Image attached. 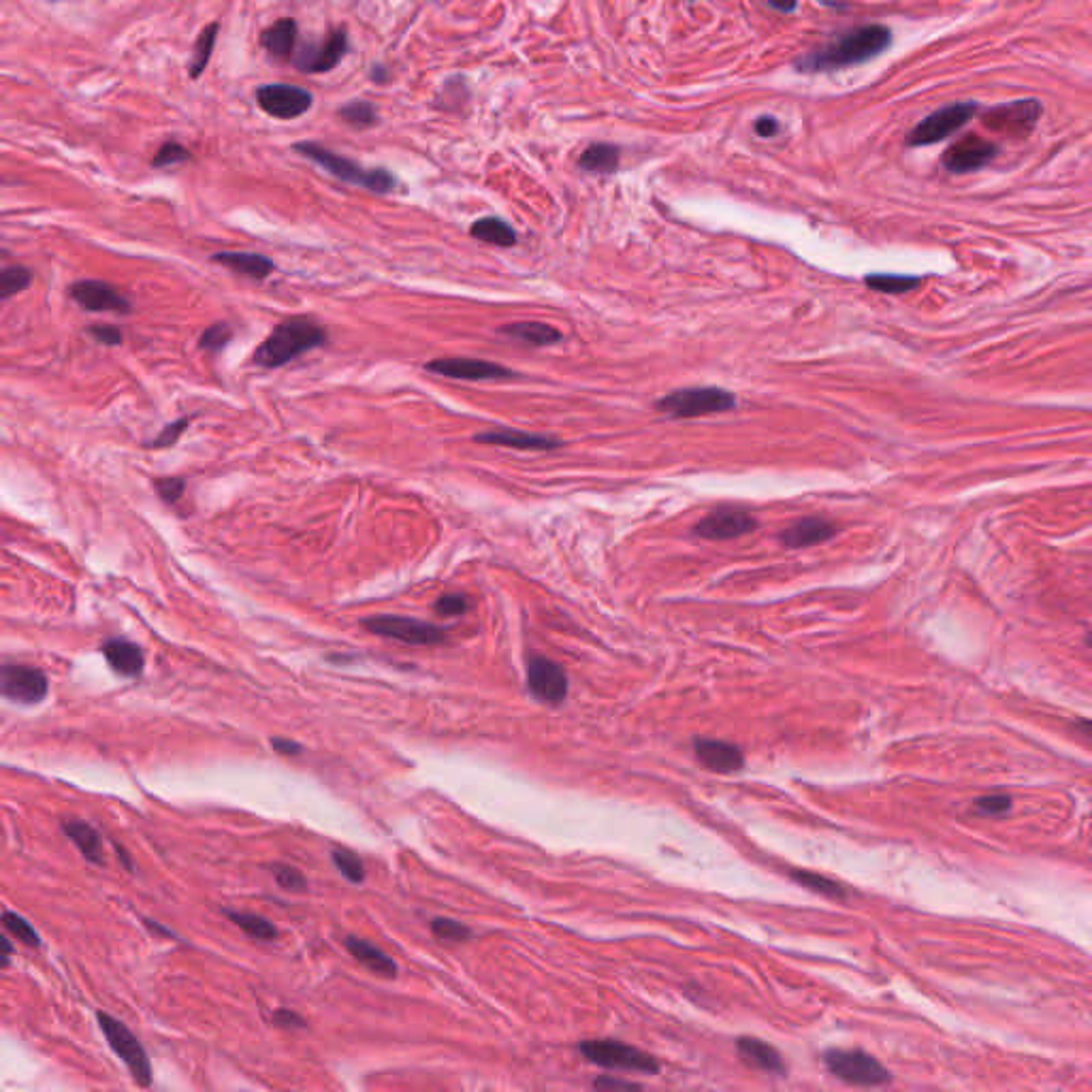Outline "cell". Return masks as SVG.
Here are the masks:
<instances>
[{"label":"cell","instance_id":"1","mask_svg":"<svg viewBox=\"0 0 1092 1092\" xmlns=\"http://www.w3.org/2000/svg\"><path fill=\"white\" fill-rule=\"evenodd\" d=\"M890 43H892V31L888 26L864 24L843 32L824 47L802 54L800 58H796L794 67L800 73H822V71L852 67L879 56Z\"/></svg>","mask_w":1092,"mask_h":1092},{"label":"cell","instance_id":"2","mask_svg":"<svg viewBox=\"0 0 1092 1092\" xmlns=\"http://www.w3.org/2000/svg\"><path fill=\"white\" fill-rule=\"evenodd\" d=\"M327 340V329L320 327L314 318L292 316V318H286L278 327H273V332L254 350L253 361L267 370L284 368L306 352L325 346Z\"/></svg>","mask_w":1092,"mask_h":1092},{"label":"cell","instance_id":"3","mask_svg":"<svg viewBox=\"0 0 1092 1092\" xmlns=\"http://www.w3.org/2000/svg\"><path fill=\"white\" fill-rule=\"evenodd\" d=\"M294 150L344 184L363 186L365 190L376 192V195H389V192L395 190V186H397V179H395V176H391L386 169L363 167V164L355 162L352 158L335 154L333 150L320 146V143L301 141L294 146Z\"/></svg>","mask_w":1092,"mask_h":1092},{"label":"cell","instance_id":"4","mask_svg":"<svg viewBox=\"0 0 1092 1092\" xmlns=\"http://www.w3.org/2000/svg\"><path fill=\"white\" fill-rule=\"evenodd\" d=\"M657 412L672 419H698V416L722 414L736 408V395L720 386H689L668 393L656 401Z\"/></svg>","mask_w":1092,"mask_h":1092},{"label":"cell","instance_id":"5","mask_svg":"<svg viewBox=\"0 0 1092 1092\" xmlns=\"http://www.w3.org/2000/svg\"><path fill=\"white\" fill-rule=\"evenodd\" d=\"M580 1054L593 1065L604 1069H621V1072L638 1073H657L659 1062L656 1056L638 1050L634 1046L623 1044L615 1039H589L580 1044Z\"/></svg>","mask_w":1092,"mask_h":1092},{"label":"cell","instance_id":"6","mask_svg":"<svg viewBox=\"0 0 1092 1092\" xmlns=\"http://www.w3.org/2000/svg\"><path fill=\"white\" fill-rule=\"evenodd\" d=\"M97 1018L100 1031H103L107 1037V1044L116 1052L118 1059L124 1062L126 1069L133 1075V1080L139 1084L141 1088H148L150 1084H152V1065H150V1059L146 1050H143L141 1041L135 1037L124 1022H120V1020L113 1016L98 1011Z\"/></svg>","mask_w":1092,"mask_h":1092},{"label":"cell","instance_id":"7","mask_svg":"<svg viewBox=\"0 0 1092 1092\" xmlns=\"http://www.w3.org/2000/svg\"><path fill=\"white\" fill-rule=\"evenodd\" d=\"M363 628L376 636L393 638V641L412 644V646H431L447 643V631L437 628L434 623L412 619V617H399V615H378L363 619Z\"/></svg>","mask_w":1092,"mask_h":1092},{"label":"cell","instance_id":"8","mask_svg":"<svg viewBox=\"0 0 1092 1092\" xmlns=\"http://www.w3.org/2000/svg\"><path fill=\"white\" fill-rule=\"evenodd\" d=\"M824 1062L832 1075L852 1086H881L890 1082V1072L871 1054L860 1050H830Z\"/></svg>","mask_w":1092,"mask_h":1092},{"label":"cell","instance_id":"9","mask_svg":"<svg viewBox=\"0 0 1092 1092\" xmlns=\"http://www.w3.org/2000/svg\"><path fill=\"white\" fill-rule=\"evenodd\" d=\"M256 103L271 118L294 120L312 110L310 90L292 84H265L256 90Z\"/></svg>","mask_w":1092,"mask_h":1092},{"label":"cell","instance_id":"10","mask_svg":"<svg viewBox=\"0 0 1092 1092\" xmlns=\"http://www.w3.org/2000/svg\"><path fill=\"white\" fill-rule=\"evenodd\" d=\"M977 111L975 103H956L947 105L943 110L930 113L909 133L907 143L909 146H932L947 139V136L960 131Z\"/></svg>","mask_w":1092,"mask_h":1092},{"label":"cell","instance_id":"11","mask_svg":"<svg viewBox=\"0 0 1092 1092\" xmlns=\"http://www.w3.org/2000/svg\"><path fill=\"white\" fill-rule=\"evenodd\" d=\"M49 682L39 668L5 664L0 668V692L18 704H39L47 696Z\"/></svg>","mask_w":1092,"mask_h":1092},{"label":"cell","instance_id":"12","mask_svg":"<svg viewBox=\"0 0 1092 1092\" xmlns=\"http://www.w3.org/2000/svg\"><path fill=\"white\" fill-rule=\"evenodd\" d=\"M758 529V521L751 513L736 506H720L708 513L694 527V534L704 540H732Z\"/></svg>","mask_w":1092,"mask_h":1092},{"label":"cell","instance_id":"13","mask_svg":"<svg viewBox=\"0 0 1092 1092\" xmlns=\"http://www.w3.org/2000/svg\"><path fill=\"white\" fill-rule=\"evenodd\" d=\"M69 297L85 312L131 314L133 306L116 286L103 280H79L69 286Z\"/></svg>","mask_w":1092,"mask_h":1092},{"label":"cell","instance_id":"14","mask_svg":"<svg viewBox=\"0 0 1092 1092\" xmlns=\"http://www.w3.org/2000/svg\"><path fill=\"white\" fill-rule=\"evenodd\" d=\"M348 31L346 28H335V31L329 32V37L325 41L316 43V46H306L304 52H299L297 58H294V64H297L299 71L310 75L329 73V71H333L337 64L342 62L344 56L348 54Z\"/></svg>","mask_w":1092,"mask_h":1092},{"label":"cell","instance_id":"15","mask_svg":"<svg viewBox=\"0 0 1092 1092\" xmlns=\"http://www.w3.org/2000/svg\"><path fill=\"white\" fill-rule=\"evenodd\" d=\"M425 370L436 373V376H444V378H452V380H472V383H480V380H504V378L516 376L513 370L504 368V365H498V363H491V361H480V358H463V357L434 358V361L425 363Z\"/></svg>","mask_w":1092,"mask_h":1092},{"label":"cell","instance_id":"16","mask_svg":"<svg viewBox=\"0 0 1092 1092\" xmlns=\"http://www.w3.org/2000/svg\"><path fill=\"white\" fill-rule=\"evenodd\" d=\"M527 685L538 700L559 704L567 696V679L562 666L546 657H531L527 664Z\"/></svg>","mask_w":1092,"mask_h":1092},{"label":"cell","instance_id":"17","mask_svg":"<svg viewBox=\"0 0 1092 1092\" xmlns=\"http://www.w3.org/2000/svg\"><path fill=\"white\" fill-rule=\"evenodd\" d=\"M1039 113L1041 107L1037 100H1016V103L996 107V110L988 111L983 124L1001 133L1026 135L1033 131L1034 124H1037Z\"/></svg>","mask_w":1092,"mask_h":1092},{"label":"cell","instance_id":"18","mask_svg":"<svg viewBox=\"0 0 1092 1092\" xmlns=\"http://www.w3.org/2000/svg\"><path fill=\"white\" fill-rule=\"evenodd\" d=\"M996 156V146L982 136H965L954 143L943 154V164L952 174H968V171L982 169Z\"/></svg>","mask_w":1092,"mask_h":1092},{"label":"cell","instance_id":"19","mask_svg":"<svg viewBox=\"0 0 1092 1092\" xmlns=\"http://www.w3.org/2000/svg\"><path fill=\"white\" fill-rule=\"evenodd\" d=\"M694 751H696V756H698V760L702 761V766H707L708 771H713V773L730 774V773L741 771V768L745 766V758H743L741 749L732 743L715 741V738H696Z\"/></svg>","mask_w":1092,"mask_h":1092},{"label":"cell","instance_id":"20","mask_svg":"<svg viewBox=\"0 0 1092 1092\" xmlns=\"http://www.w3.org/2000/svg\"><path fill=\"white\" fill-rule=\"evenodd\" d=\"M474 440L488 447H506L516 450H555L562 447L557 437L540 436V434H527V431L516 429H495L485 431V434L474 436Z\"/></svg>","mask_w":1092,"mask_h":1092},{"label":"cell","instance_id":"21","mask_svg":"<svg viewBox=\"0 0 1092 1092\" xmlns=\"http://www.w3.org/2000/svg\"><path fill=\"white\" fill-rule=\"evenodd\" d=\"M212 263L222 265V267L240 273L243 278L258 280V282H261V280H267L271 273L276 271V263H273L271 258L256 253H233V250H225V253L212 254Z\"/></svg>","mask_w":1092,"mask_h":1092},{"label":"cell","instance_id":"22","mask_svg":"<svg viewBox=\"0 0 1092 1092\" xmlns=\"http://www.w3.org/2000/svg\"><path fill=\"white\" fill-rule=\"evenodd\" d=\"M299 26L292 18H282L273 21L271 26L261 32V47L267 52L271 58L278 60H291L297 47Z\"/></svg>","mask_w":1092,"mask_h":1092},{"label":"cell","instance_id":"23","mask_svg":"<svg viewBox=\"0 0 1092 1092\" xmlns=\"http://www.w3.org/2000/svg\"><path fill=\"white\" fill-rule=\"evenodd\" d=\"M835 534L837 527L832 526L830 521L811 516V519H800L799 523H794V526L783 529L781 540L783 544L789 546V549H807V546H815L830 540Z\"/></svg>","mask_w":1092,"mask_h":1092},{"label":"cell","instance_id":"24","mask_svg":"<svg viewBox=\"0 0 1092 1092\" xmlns=\"http://www.w3.org/2000/svg\"><path fill=\"white\" fill-rule=\"evenodd\" d=\"M103 656L107 659V664H110L118 674H122V677H139L143 672V666H146V657H143L141 646L122 641V638H111V641H107L103 644Z\"/></svg>","mask_w":1092,"mask_h":1092},{"label":"cell","instance_id":"25","mask_svg":"<svg viewBox=\"0 0 1092 1092\" xmlns=\"http://www.w3.org/2000/svg\"><path fill=\"white\" fill-rule=\"evenodd\" d=\"M736 1050L747 1065H751L753 1069L773 1075L786 1073V1062H783L781 1054L773 1046H768L766 1041L756 1037H741L736 1041Z\"/></svg>","mask_w":1092,"mask_h":1092},{"label":"cell","instance_id":"26","mask_svg":"<svg viewBox=\"0 0 1092 1092\" xmlns=\"http://www.w3.org/2000/svg\"><path fill=\"white\" fill-rule=\"evenodd\" d=\"M344 945H346V950L355 956V960L361 962L363 967H368L371 973H376L380 977H389V980L397 975V962H395L391 956H386L380 947L370 943V941L358 937H346L344 939Z\"/></svg>","mask_w":1092,"mask_h":1092},{"label":"cell","instance_id":"27","mask_svg":"<svg viewBox=\"0 0 1092 1092\" xmlns=\"http://www.w3.org/2000/svg\"><path fill=\"white\" fill-rule=\"evenodd\" d=\"M501 335L510 340L526 344V346H552V344L562 342V332L544 322H513L500 329Z\"/></svg>","mask_w":1092,"mask_h":1092},{"label":"cell","instance_id":"28","mask_svg":"<svg viewBox=\"0 0 1092 1092\" xmlns=\"http://www.w3.org/2000/svg\"><path fill=\"white\" fill-rule=\"evenodd\" d=\"M62 830H64V835L73 840L79 853H82L85 860L92 862V864H98V866L105 864L103 840H100V835L95 828H92L90 824L77 822V819H69V822L62 824Z\"/></svg>","mask_w":1092,"mask_h":1092},{"label":"cell","instance_id":"29","mask_svg":"<svg viewBox=\"0 0 1092 1092\" xmlns=\"http://www.w3.org/2000/svg\"><path fill=\"white\" fill-rule=\"evenodd\" d=\"M621 161V150L613 143H592L578 158V167L587 174H615Z\"/></svg>","mask_w":1092,"mask_h":1092},{"label":"cell","instance_id":"30","mask_svg":"<svg viewBox=\"0 0 1092 1092\" xmlns=\"http://www.w3.org/2000/svg\"><path fill=\"white\" fill-rule=\"evenodd\" d=\"M470 235L474 237V240L485 241V243H491V246H500V248H510V246H514V243H516V231H514V228L510 227L506 220L495 218V215H487V218H478L470 227Z\"/></svg>","mask_w":1092,"mask_h":1092},{"label":"cell","instance_id":"31","mask_svg":"<svg viewBox=\"0 0 1092 1092\" xmlns=\"http://www.w3.org/2000/svg\"><path fill=\"white\" fill-rule=\"evenodd\" d=\"M218 31H220V26L215 24V21L207 24L203 31H201L195 47H192V58L188 62V73L192 79H199L201 75L205 73L207 64H210V60H212V52H214L215 39H218Z\"/></svg>","mask_w":1092,"mask_h":1092},{"label":"cell","instance_id":"32","mask_svg":"<svg viewBox=\"0 0 1092 1092\" xmlns=\"http://www.w3.org/2000/svg\"><path fill=\"white\" fill-rule=\"evenodd\" d=\"M225 914L237 926V929H241L248 937H253L256 941L271 943V941H276L280 935L276 926H273L269 919H265L263 916L243 914V911H225Z\"/></svg>","mask_w":1092,"mask_h":1092},{"label":"cell","instance_id":"33","mask_svg":"<svg viewBox=\"0 0 1092 1092\" xmlns=\"http://www.w3.org/2000/svg\"><path fill=\"white\" fill-rule=\"evenodd\" d=\"M337 118H340L344 124L363 131V128H371L373 124H378V110L370 100H350L348 105L337 110Z\"/></svg>","mask_w":1092,"mask_h":1092},{"label":"cell","instance_id":"34","mask_svg":"<svg viewBox=\"0 0 1092 1092\" xmlns=\"http://www.w3.org/2000/svg\"><path fill=\"white\" fill-rule=\"evenodd\" d=\"M919 282H922L919 278L894 276V273H871V276L864 278V284L868 286V289L878 291V292H886V294L909 292V291H914Z\"/></svg>","mask_w":1092,"mask_h":1092},{"label":"cell","instance_id":"35","mask_svg":"<svg viewBox=\"0 0 1092 1092\" xmlns=\"http://www.w3.org/2000/svg\"><path fill=\"white\" fill-rule=\"evenodd\" d=\"M32 282V271L24 265H6L0 269V299H9L13 294L28 289Z\"/></svg>","mask_w":1092,"mask_h":1092},{"label":"cell","instance_id":"36","mask_svg":"<svg viewBox=\"0 0 1092 1092\" xmlns=\"http://www.w3.org/2000/svg\"><path fill=\"white\" fill-rule=\"evenodd\" d=\"M792 878H794V881H799L800 886L811 890V892H817V894L830 896V898H843L845 896V888L840 886V883L824 878V875H819V873L794 871Z\"/></svg>","mask_w":1092,"mask_h":1092},{"label":"cell","instance_id":"37","mask_svg":"<svg viewBox=\"0 0 1092 1092\" xmlns=\"http://www.w3.org/2000/svg\"><path fill=\"white\" fill-rule=\"evenodd\" d=\"M431 932H434L436 939L444 941V943H465V941L472 937V930L468 926L450 917H436L434 922H431Z\"/></svg>","mask_w":1092,"mask_h":1092},{"label":"cell","instance_id":"38","mask_svg":"<svg viewBox=\"0 0 1092 1092\" xmlns=\"http://www.w3.org/2000/svg\"><path fill=\"white\" fill-rule=\"evenodd\" d=\"M332 858H333V864H335L337 871H340L350 883H363L365 881V866L357 853L337 847V850H333Z\"/></svg>","mask_w":1092,"mask_h":1092},{"label":"cell","instance_id":"39","mask_svg":"<svg viewBox=\"0 0 1092 1092\" xmlns=\"http://www.w3.org/2000/svg\"><path fill=\"white\" fill-rule=\"evenodd\" d=\"M3 926L6 929V932H11V935L20 941V943H24L28 947H39L41 945L39 932L34 930L32 926L28 924L24 917L18 916V914H13V911H5V914H3Z\"/></svg>","mask_w":1092,"mask_h":1092},{"label":"cell","instance_id":"40","mask_svg":"<svg viewBox=\"0 0 1092 1092\" xmlns=\"http://www.w3.org/2000/svg\"><path fill=\"white\" fill-rule=\"evenodd\" d=\"M231 340H233V329L228 327L227 322H214L212 327H207L205 332L201 333L199 348L215 355V352L225 350Z\"/></svg>","mask_w":1092,"mask_h":1092},{"label":"cell","instance_id":"41","mask_svg":"<svg viewBox=\"0 0 1092 1092\" xmlns=\"http://www.w3.org/2000/svg\"><path fill=\"white\" fill-rule=\"evenodd\" d=\"M186 161H190L188 150H186L182 143L169 139L156 150V154L152 158V167L154 169H167V167H176V164H182Z\"/></svg>","mask_w":1092,"mask_h":1092},{"label":"cell","instance_id":"42","mask_svg":"<svg viewBox=\"0 0 1092 1092\" xmlns=\"http://www.w3.org/2000/svg\"><path fill=\"white\" fill-rule=\"evenodd\" d=\"M190 421H192V416H184V419H177V421H174V422H169V425L164 427V429L161 431V434H158V436L154 437V440H150V442L146 444V447H148V448H156V450H158V448H169V447H174V444L179 440V436H182L184 431L188 429Z\"/></svg>","mask_w":1092,"mask_h":1092},{"label":"cell","instance_id":"43","mask_svg":"<svg viewBox=\"0 0 1092 1092\" xmlns=\"http://www.w3.org/2000/svg\"><path fill=\"white\" fill-rule=\"evenodd\" d=\"M271 873H273V879L278 881V886L289 890V892H304V890L307 888L306 878L294 866L273 864Z\"/></svg>","mask_w":1092,"mask_h":1092},{"label":"cell","instance_id":"44","mask_svg":"<svg viewBox=\"0 0 1092 1092\" xmlns=\"http://www.w3.org/2000/svg\"><path fill=\"white\" fill-rule=\"evenodd\" d=\"M470 602L463 593H447L436 602V613L442 617H459L468 613Z\"/></svg>","mask_w":1092,"mask_h":1092},{"label":"cell","instance_id":"45","mask_svg":"<svg viewBox=\"0 0 1092 1092\" xmlns=\"http://www.w3.org/2000/svg\"><path fill=\"white\" fill-rule=\"evenodd\" d=\"M154 487H156V491H158V495H161L162 501H167V504H176V501L184 495L186 483L182 478L167 476V478H156Z\"/></svg>","mask_w":1092,"mask_h":1092},{"label":"cell","instance_id":"46","mask_svg":"<svg viewBox=\"0 0 1092 1092\" xmlns=\"http://www.w3.org/2000/svg\"><path fill=\"white\" fill-rule=\"evenodd\" d=\"M593 1090L595 1092H643V1086L641 1084L623 1080V1077L600 1075L598 1080L593 1082Z\"/></svg>","mask_w":1092,"mask_h":1092},{"label":"cell","instance_id":"47","mask_svg":"<svg viewBox=\"0 0 1092 1092\" xmlns=\"http://www.w3.org/2000/svg\"><path fill=\"white\" fill-rule=\"evenodd\" d=\"M88 333L92 335V340L100 344V346H110V348L120 346L122 340H124V333H122L120 329L113 327V325H95V327L88 329Z\"/></svg>","mask_w":1092,"mask_h":1092},{"label":"cell","instance_id":"48","mask_svg":"<svg viewBox=\"0 0 1092 1092\" xmlns=\"http://www.w3.org/2000/svg\"><path fill=\"white\" fill-rule=\"evenodd\" d=\"M975 809L982 815H1003L1011 809V800L1008 796H986V799L977 800Z\"/></svg>","mask_w":1092,"mask_h":1092},{"label":"cell","instance_id":"49","mask_svg":"<svg viewBox=\"0 0 1092 1092\" xmlns=\"http://www.w3.org/2000/svg\"><path fill=\"white\" fill-rule=\"evenodd\" d=\"M273 1024L282 1029H306V1020L289 1009H280L273 1014Z\"/></svg>","mask_w":1092,"mask_h":1092},{"label":"cell","instance_id":"50","mask_svg":"<svg viewBox=\"0 0 1092 1092\" xmlns=\"http://www.w3.org/2000/svg\"><path fill=\"white\" fill-rule=\"evenodd\" d=\"M779 128H781V126H779V120H777V118H773V116H761V118H758V122H756V133H758L760 136H764V139H768V136H774V135H777V133H779Z\"/></svg>","mask_w":1092,"mask_h":1092},{"label":"cell","instance_id":"51","mask_svg":"<svg viewBox=\"0 0 1092 1092\" xmlns=\"http://www.w3.org/2000/svg\"><path fill=\"white\" fill-rule=\"evenodd\" d=\"M271 747L278 753H282V756H299V753L304 751L299 743L289 741V738H271Z\"/></svg>","mask_w":1092,"mask_h":1092},{"label":"cell","instance_id":"52","mask_svg":"<svg viewBox=\"0 0 1092 1092\" xmlns=\"http://www.w3.org/2000/svg\"><path fill=\"white\" fill-rule=\"evenodd\" d=\"M11 954H13V947H11V941L9 939H3V967L9 965L11 960Z\"/></svg>","mask_w":1092,"mask_h":1092},{"label":"cell","instance_id":"53","mask_svg":"<svg viewBox=\"0 0 1092 1092\" xmlns=\"http://www.w3.org/2000/svg\"><path fill=\"white\" fill-rule=\"evenodd\" d=\"M371 79H373V82L383 84V82H386V79H389V75L384 73V67H380V64H378V67H373V71H371Z\"/></svg>","mask_w":1092,"mask_h":1092},{"label":"cell","instance_id":"54","mask_svg":"<svg viewBox=\"0 0 1092 1092\" xmlns=\"http://www.w3.org/2000/svg\"><path fill=\"white\" fill-rule=\"evenodd\" d=\"M1077 730H1080L1084 736L1090 738V741H1092V722H1088V720H1084V722H1077Z\"/></svg>","mask_w":1092,"mask_h":1092},{"label":"cell","instance_id":"55","mask_svg":"<svg viewBox=\"0 0 1092 1092\" xmlns=\"http://www.w3.org/2000/svg\"><path fill=\"white\" fill-rule=\"evenodd\" d=\"M768 6L774 11H786V13H792L796 11V3H789V5H781V3H768Z\"/></svg>","mask_w":1092,"mask_h":1092},{"label":"cell","instance_id":"56","mask_svg":"<svg viewBox=\"0 0 1092 1092\" xmlns=\"http://www.w3.org/2000/svg\"><path fill=\"white\" fill-rule=\"evenodd\" d=\"M116 852H118V858H122V864H124V866H126V868H128V871H133V864H131V858H128V856H126V852H124V850H122V847H120V845H116Z\"/></svg>","mask_w":1092,"mask_h":1092},{"label":"cell","instance_id":"57","mask_svg":"<svg viewBox=\"0 0 1092 1092\" xmlns=\"http://www.w3.org/2000/svg\"><path fill=\"white\" fill-rule=\"evenodd\" d=\"M1086 641H1088V644H1090V646H1092V631H1090V634H1088V636H1086Z\"/></svg>","mask_w":1092,"mask_h":1092}]
</instances>
